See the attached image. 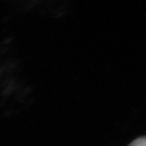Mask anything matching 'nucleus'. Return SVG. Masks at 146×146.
<instances>
[{
  "mask_svg": "<svg viewBox=\"0 0 146 146\" xmlns=\"http://www.w3.org/2000/svg\"><path fill=\"white\" fill-rule=\"evenodd\" d=\"M128 146H146V137H140L133 141Z\"/></svg>",
  "mask_w": 146,
  "mask_h": 146,
  "instance_id": "1",
  "label": "nucleus"
}]
</instances>
